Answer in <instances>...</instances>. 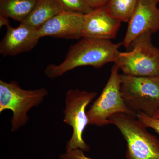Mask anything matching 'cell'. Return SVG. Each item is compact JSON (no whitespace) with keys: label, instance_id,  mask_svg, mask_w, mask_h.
Segmentation results:
<instances>
[{"label":"cell","instance_id":"cell-14","mask_svg":"<svg viewBox=\"0 0 159 159\" xmlns=\"http://www.w3.org/2000/svg\"><path fill=\"white\" fill-rule=\"evenodd\" d=\"M138 0H108L105 8L112 17L128 23L133 14Z\"/></svg>","mask_w":159,"mask_h":159},{"label":"cell","instance_id":"cell-15","mask_svg":"<svg viewBox=\"0 0 159 159\" xmlns=\"http://www.w3.org/2000/svg\"><path fill=\"white\" fill-rule=\"evenodd\" d=\"M57 1L66 11L86 14L93 10L86 4L84 0H57Z\"/></svg>","mask_w":159,"mask_h":159},{"label":"cell","instance_id":"cell-9","mask_svg":"<svg viewBox=\"0 0 159 159\" xmlns=\"http://www.w3.org/2000/svg\"><path fill=\"white\" fill-rule=\"evenodd\" d=\"M84 14L72 11H63L52 18L38 29L41 38L78 39L82 38Z\"/></svg>","mask_w":159,"mask_h":159},{"label":"cell","instance_id":"cell-12","mask_svg":"<svg viewBox=\"0 0 159 159\" xmlns=\"http://www.w3.org/2000/svg\"><path fill=\"white\" fill-rule=\"evenodd\" d=\"M64 11L57 0H38L24 24L39 29L45 23Z\"/></svg>","mask_w":159,"mask_h":159},{"label":"cell","instance_id":"cell-6","mask_svg":"<svg viewBox=\"0 0 159 159\" xmlns=\"http://www.w3.org/2000/svg\"><path fill=\"white\" fill-rule=\"evenodd\" d=\"M119 69L114 64L110 76L100 96L87 112L89 124L102 126L110 124L109 118L118 113L138 117V114L128 108L122 97Z\"/></svg>","mask_w":159,"mask_h":159},{"label":"cell","instance_id":"cell-11","mask_svg":"<svg viewBox=\"0 0 159 159\" xmlns=\"http://www.w3.org/2000/svg\"><path fill=\"white\" fill-rule=\"evenodd\" d=\"M122 23L107 13L105 7L84 14L82 37L111 40L116 36Z\"/></svg>","mask_w":159,"mask_h":159},{"label":"cell","instance_id":"cell-13","mask_svg":"<svg viewBox=\"0 0 159 159\" xmlns=\"http://www.w3.org/2000/svg\"><path fill=\"white\" fill-rule=\"evenodd\" d=\"M38 0H0V13L23 23L34 9Z\"/></svg>","mask_w":159,"mask_h":159},{"label":"cell","instance_id":"cell-1","mask_svg":"<svg viewBox=\"0 0 159 159\" xmlns=\"http://www.w3.org/2000/svg\"><path fill=\"white\" fill-rule=\"evenodd\" d=\"M121 46V42L114 43L111 40L81 38L70 46L61 63L50 64L46 68L45 74L48 78L54 79L82 66L100 68L107 64L115 62Z\"/></svg>","mask_w":159,"mask_h":159},{"label":"cell","instance_id":"cell-20","mask_svg":"<svg viewBox=\"0 0 159 159\" xmlns=\"http://www.w3.org/2000/svg\"><path fill=\"white\" fill-rule=\"evenodd\" d=\"M153 117L156 118V119H159V110L156 113L154 116Z\"/></svg>","mask_w":159,"mask_h":159},{"label":"cell","instance_id":"cell-5","mask_svg":"<svg viewBox=\"0 0 159 159\" xmlns=\"http://www.w3.org/2000/svg\"><path fill=\"white\" fill-rule=\"evenodd\" d=\"M122 97L129 108L153 117L159 110V76L120 75Z\"/></svg>","mask_w":159,"mask_h":159},{"label":"cell","instance_id":"cell-18","mask_svg":"<svg viewBox=\"0 0 159 159\" xmlns=\"http://www.w3.org/2000/svg\"><path fill=\"white\" fill-rule=\"evenodd\" d=\"M86 4L93 9L104 7L108 2V0H84Z\"/></svg>","mask_w":159,"mask_h":159},{"label":"cell","instance_id":"cell-4","mask_svg":"<svg viewBox=\"0 0 159 159\" xmlns=\"http://www.w3.org/2000/svg\"><path fill=\"white\" fill-rule=\"evenodd\" d=\"M48 93L44 88L25 90L16 81L0 80V113L7 110L12 112L11 132L16 131L28 123L29 111L40 105Z\"/></svg>","mask_w":159,"mask_h":159},{"label":"cell","instance_id":"cell-19","mask_svg":"<svg viewBox=\"0 0 159 159\" xmlns=\"http://www.w3.org/2000/svg\"><path fill=\"white\" fill-rule=\"evenodd\" d=\"M9 17L2 14L0 13V28L6 26V27L9 25Z\"/></svg>","mask_w":159,"mask_h":159},{"label":"cell","instance_id":"cell-17","mask_svg":"<svg viewBox=\"0 0 159 159\" xmlns=\"http://www.w3.org/2000/svg\"><path fill=\"white\" fill-rule=\"evenodd\" d=\"M60 159H94L87 157L83 151L80 149H74L70 152H66L59 156Z\"/></svg>","mask_w":159,"mask_h":159},{"label":"cell","instance_id":"cell-2","mask_svg":"<svg viewBox=\"0 0 159 159\" xmlns=\"http://www.w3.org/2000/svg\"><path fill=\"white\" fill-rule=\"evenodd\" d=\"M126 142V159H159V140L147 131L138 117L118 113L109 118Z\"/></svg>","mask_w":159,"mask_h":159},{"label":"cell","instance_id":"cell-16","mask_svg":"<svg viewBox=\"0 0 159 159\" xmlns=\"http://www.w3.org/2000/svg\"><path fill=\"white\" fill-rule=\"evenodd\" d=\"M138 118L146 127L152 129L159 134V119L149 116L142 112L138 113Z\"/></svg>","mask_w":159,"mask_h":159},{"label":"cell","instance_id":"cell-7","mask_svg":"<svg viewBox=\"0 0 159 159\" xmlns=\"http://www.w3.org/2000/svg\"><path fill=\"white\" fill-rule=\"evenodd\" d=\"M97 96L96 92L78 89L69 90L67 92L63 121L72 127L73 133L66 145V152L76 149L84 152L89 150L90 146L83 138L84 129L89 124L86 108Z\"/></svg>","mask_w":159,"mask_h":159},{"label":"cell","instance_id":"cell-8","mask_svg":"<svg viewBox=\"0 0 159 159\" xmlns=\"http://www.w3.org/2000/svg\"><path fill=\"white\" fill-rule=\"evenodd\" d=\"M159 0H138L133 14L121 43L125 48L145 32L153 34L159 30Z\"/></svg>","mask_w":159,"mask_h":159},{"label":"cell","instance_id":"cell-10","mask_svg":"<svg viewBox=\"0 0 159 159\" xmlns=\"http://www.w3.org/2000/svg\"><path fill=\"white\" fill-rule=\"evenodd\" d=\"M7 31L0 43V54L15 56L28 52L37 45L40 39L38 29L24 23L16 28L7 26Z\"/></svg>","mask_w":159,"mask_h":159},{"label":"cell","instance_id":"cell-3","mask_svg":"<svg viewBox=\"0 0 159 159\" xmlns=\"http://www.w3.org/2000/svg\"><path fill=\"white\" fill-rule=\"evenodd\" d=\"M152 33L139 35L129 52L119 51L114 63L123 74L136 77L159 76V49L152 43Z\"/></svg>","mask_w":159,"mask_h":159}]
</instances>
